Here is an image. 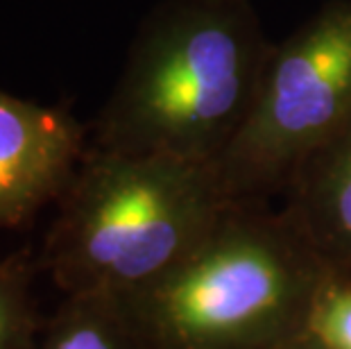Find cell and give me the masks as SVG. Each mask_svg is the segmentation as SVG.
Masks as SVG:
<instances>
[{
	"mask_svg": "<svg viewBox=\"0 0 351 349\" xmlns=\"http://www.w3.org/2000/svg\"><path fill=\"white\" fill-rule=\"evenodd\" d=\"M274 43L252 0H166L143 21L95 121V147L218 163Z\"/></svg>",
	"mask_w": 351,
	"mask_h": 349,
	"instance_id": "1",
	"label": "cell"
},
{
	"mask_svg": "<svg viewBox=\"0 0 351 349\" xmlns=\"http://www.w3.org/2000/svg\"><path fill=\"white\" fill-rule=\"evenodd\" d=\"M234 200L213 163L88 145L43 245L64 295H136L213 232Z\"/></svg>",
	"mask_w": 351,
	"mask_h": 349,
	"instance_id": "2",
	"label": "cell"
},
{
	"mask_svg": "<svg viewBox=\"0 0 351 349\" xmlns=\"http://www.w3.org/2000/svg\"><path fill=\"white\" fill-rule=\"evenodd\" d=\"M333 277L286 213L234 202L182 263L132 297L152 349H279L308 336Z\"/></svg>",
	"mask_w": 351,
	"mask_h": 349,
	"instance_id": "3",
	"label": "cell"
},
{
	"mask_svg": "<svg viewBox=\"0 0 351 349\" xmlns=\"http://www.w3.org/2000/svg\"><path fill=\"white\" fill-rule=\"evenodd\" d=\"M351 118V0H331L274 43L241 132L215 163L234 202L286 191Z\"/></svg>",
	"mask_w": 351,
	"mask_h": 349,
	"instance_id": "4",
	"label": "cell"
},
{
	"mask_svg": "<svg viewBox=\"0 0 351 349\" xmlns=\"http://www.w3.org/2000/svg\"><path fill=\"white\" fill-rule=\"evenodd\" d=\"M86 147L84 128L66 109L0 88V232L57 202Z\"/></svg>",
	"mask_w": 351,
	"mask_h": 349,
	"instance_id": "5",
	"label": "cell"
},
{
	"mask_svg": "<svg viewBox=\"0 0 351 349\" xmlns=\"http://www.w3.org/2000/svg\"><path fill=\"white\" fill-rule=\"evenodd\" d=\"M281 211L335 274L351 279V118L302 163Z\"/></svg>",
	"mask_w": 351,
	"mask_h": 349,
	"instance_id": "6",
	"label": "cell"
},
{
	"mask_svg": "<svg viewBox=\"0 0 351 349\" xmlns=\"http://www.w3.org/2000/svg\"><path fill=\"white\" fill-rule=\"evenodd\" d=\"M29 349H152L132 295L77 293L39 326Z\"/></svg>",
	"mask_w": 351,
	"mask_h": 349,
	"instance_id": "7",
	"label": "cell"
},
{
	"mask_svg": "<svg viewBox=\"0 0 351 349\" xmlns=\"http://www.w3.org/2000/svg\"><path fill=\"white\" fill-rule=\"evenodd\" d=\"M39 326L25 272L0 261V349H29Z\"/></svg>",
	"mask_w": 351,
	"mask_h": 349,
	"instance_id": "8",
	"label": "cell"
},
{
	"mask_svg": "<svg viewBox=\"0 0 351 349\" xmlns=\"http://www.w3.org/2000/svg\"><path fill=\"white\" fill-rule=\"evenodd\" d=\"M308 338L322 349H351V279L333 277L311 311Z\"/></svg>",
	"mask_w": 351,
	"mask_h": 349,
	"instance_id": "9",
	"label": "cell"
},
{
	"mask_svg": "<svg viewBox=\"0 0 351 349\" xmlns=\"http://www.w3.org/2000/svg\"><path fill=\"white\" fill-rule=\"evenodd\" d=\"M279 349H322V347H319L313 338L304 336V338H300V340H295V343H290V345H286V347H279Z\"/></svg>",
	"mask_w": 351,
	"mask_h": 349,
	"instance_id": "10",
	"label": "cell"
}]
</instances>
